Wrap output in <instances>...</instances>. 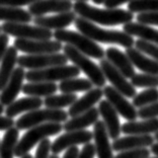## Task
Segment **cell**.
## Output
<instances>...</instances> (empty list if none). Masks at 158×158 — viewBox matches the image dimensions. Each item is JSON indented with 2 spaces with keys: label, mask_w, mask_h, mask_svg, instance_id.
<instances>
[{
  "label": "cell",
  "mask_w": 158,
  "mask_h": 158,
  "mask_svg": "<svg viewBox=\"0 0 158 158\" xmlns=\"http://www.w3.org/2000/svg\"><path fill=\"white\" fill-rule=\"evenodd\" d=\"M72 8L80 17L102 26H118L125 24L133 20V13L121 8L100 9L87 4V2H75Z\"/></svg>",
  "instance_id": "1"
},
{
  "label": "cell",
  "mask_w": 158,
  "mask_h": 158,
  "mask_svg": "<svg viewBox=\"0 0 158 158\" xmlns=\"http://www.w3.org/2000/svg\"><path fill=\"white\" fill-rule=\"evenodd\" d=\"M75 27L79 33L83 34L87 38L94 42L103 43V44H116L124 48H131L134 45V39L132 35L126 34L125 31L116 30H103L91 21L78 16L74 20Z\"/></svg>",
  "instance_id": "2"
},
{
  "label": "cell",
  "mask_w": 158,
  "mask_h": 158,
  "mask_svg": "<svg viewBox=\"0 0 158 158\" xmlns=\"http://www.w3.org/2000/svg\"><path fill=\"white\" fill-rule=\"evenodd\" d=\"M62 130L63 126L61 123H45L30 128L19 141H17L14 149V156L19 158L24 154H27L42 140L50 136L58 135Z\"/></svg>",
  "instance_id": "3"
},
{
  "label": "cell",
  "mask_w": 158,
  "mask_h": 158,
  "mask_svg": "<svg viewBox=\"0 0 158 158\" xmlns=\"http://www.w3.org/2000/svg\"><path fill=\"white\" fill-rule=\"evenodd\" d=\"M53 37L60 43H66L67 45L73 47L77 51L81 52L87 57H92L94 59H102L105 57V50L98 46L94 41H92L81 33H76L74 31L56 30L53 33Z\"/></svg>",
  "instance_id": "4"
},
{
  "label": "cell",
  "mask_w": 158,
  "mask_h": 158,
  "mask_svg": "<svg viewBox=\"0 0 158 158\" xmlns=\"http://www.w3.org/2000/svg\"><path fill=\"white\" fill-rule=\"evenodd\" d=\"M62 50L67 59L70 60L79 70L82 71L93 85H95L96 87H103L106 85V79L98 64L92 62L86 55L69 45L64 46Z\"/></svg>",
  "instance_id": "5"
},
{
  "label": "cell",
  "mask_w": 158,
  "mask_h": 158,
  "mask_svg": "<svg viewBox=\"0 0 158 158\" xmlns=\"http://www.w3.org/2000/svg\"><path fill=\"white\" fill-rule=\"evenodd\" d=\"M68 120V113L63 110H55L46 107L44 110L38 109L31 110L17 118L15 128L19 130H27L35 126L45 123H63Z\"/></svg>",
  "instance_id": "6"
},
{
  "label": "cell",
  "mask_w": 158,
  "mask_h": 158,
  "mask_svg": "<svg viewBox=\"0 0 158 158\" xmlns=\"http://www.w3.org/2000/svg\"><path fill=\"white\" fill-rule=\"evenodd\" d=\"M80 70L75 65H59L44 68V69L30 70L26 72V79L28 82H55L65 79L77 77Z\"/></svg>",
  "instance_id": "7"
},
{
  "label": "cell",
  "mask_w": 158,
  "mask_h": 158,
  "mask_svg": "<svg viewBox=\"0 0 158 158\" xmlns=\"http://www.w3.org/2000/svg\"><path fill=\"white\" fill-rule=\"evenodd\" d=\"M1 31L4 34L17 39L26 40H51L53 33L51 30L38 26H30L23 23H5L2 24Z\"/></svg>",
  "instance_id": "8"
},
{
  "label": "cell",
  "mask_w": 158,
  "mask_h": 158,
  "mask_svg": "<svg viewBox=\"0 0 158 158\" xmlns=\"http://www.w3.org/2000/svg\"><path fill=\"white\" fill-rule=\"evenodd\" d=\"M68 62L67 57L61 53L38 54V55H23L17 58L19 67L27 68L30 70L44 69V68L65 65Z\"/></svg>",
  "instance_id": "9"
},
{
  "label": "cell",
  "mask_w": 158,
  "mask_h": 158,
  "mask_svg": "<svg viewBox=\"0 0 158 158\" xmlns=\"http://www.w3.org/2000/svg\"><path fill=\"white\" fill-rule=\"evenodd\" d=\"M99 67L106 80H109L113 87L120 93H122L125 98H133L137 94L136 88L131 84V82H129L127 78L107 59H100Z\"/></svg>",
  "instance_id": "10"
},
{
  "label": "cell",
  "mask_w": 158,
  "mask_h": 158,
  "mask_svg": "<svg viewBox=\"0 0 158 158\" xmlns=\"http://www.w3.org/2000/svg\"><path fill=\"white\" fill-rule=\"evenodd\" d=\"M13 47L17 51L27 53L28 55L38 54H52L59 53L63 49L62 43L51 40H26L16 39Z\"/></svg>",
  "instance_id": "11"
},
{
  "label": "cell",
  "mask_w": 158,
  "mask_h": 158,
  "mask_svg": "<svg viewBox=\"0 0 158 158\" xmlns=\"http://www.w3.org/2000/svg\"><path fill=\"white\" fill-rule=\"evenodd\" d=\"M92 140V132L87 130H78L66 132L65 134L60 135L53 143H51L52 154L58 155L64 150L70 147L87 144Z\"/></svg>",
  "instance_id": "12"
},
{
  "label": "cell",
  "mask_w": 158,
  "mask_h": 158,
  "mask_svg": "<svg viewBox=\"0 0 158 158\" xmlns=\"http://www.w3.org/2000/svg\"><path fill=\"white\" fill-rule=\"evenodd\" d=\"M102 92L106 98V100L112 105L118 114H121L128 121H136V118H138L137 110L130 102L125 98L122 93L116 90L113 86H105Z\"/></svg>",
  "instance_id": "13"
},
{
  "label": "cell",
  "mask_w": 158,
  "mask_h": 158,
  "mask_svg": "<svg viewBox=\"0 0 158 158\" xmlns=\"http://www.w3.org/2000/svg\"><path fill=\"white\" fill-rule=\"evenodd\" d=\"M26 79V71L23 67H17L13 70L11 76L8 79L4 88L0 94V103L2 106H8L13 102L17 98L23 85V80Z\"/></svg>",
  "instance_id": "14"
},
{
  "label": "cell",
  "mask_w": 158,
  "mask_h": 158,
  "mask_svg": "<svg viewBox=\"0 0 158 158\" xmlns=\"http://www.w3.org/2000/svg\"><path fill=\"white\" fill-rule=\"evenodd\" d=\"M72 7L71 0H38L28 5V12L33 16H41L49 12L70 11Z\"/></svg>",
  "instance_id": "15"
},
{
  "label": "cell",
  "mask_w": 158,
  "mask_h": 158,
  "mask_svg": "<svg viewBox=\"0 0 158 158\" xmlns=\"http://www.w3.org/2000/svg\"><path fill=\"white\" fill-rule=\"evenodd\" d=\"M92 138L94 140V149L98 158H114L113 148L109 140L106 128L102 121L98 120L93 124Z\"/></svg>",
  "instance_id": "16"
},
{
  "label": "cell",
  "mask_w": 158,
  "mask_h": 158,
  "mask_svg": "<svg viewBox=\"0 0 158 158\" xmlns=\"http://www.w3.org/2000/svg\"><path fill=\"white\" fill-rule=\"evenodd\" d=\"M98 113L102 118V122L105 124L109 137L113 140H116L121 135V123L118 118V113L112 106V105L106 99L100 100L98 106Z\"/></svg>",
  "instance_id": "17"
},
{
  "label": "cell",
  "mask_w": 158,
  "mask_h": 158,
  "mask_svg": "<svg viewBox=\"0 0 158 158\" xmlns=\"http://www.w3.org/2000/svg\"><path fill=\"white\" fill-rule=\"evenodd\" d=\"M75 19L76 13L70 10L52 16H35L34 19V23L35 26L48 30H63L74 23Z\"/></svg>",
  "instance_id": "18"
},
{
  "label": "cell",
  "mask_w": 158,
  "mask_h": 158,
  "mask_svg": "<svg viewBox=\"0 0 158 158\" xmlns=\"http://www.w3.org/2000/svg\"><path fill=\"white\" fill-rule=\"evenodd\" d=\"M102 96H103V92L102 89H100V87L91 88L90 90L86 91V93L83 96H81L80 98H77L69 106V110L67 112L68 116L73 118L75 116H78V114L86 112V110H90L95 103H98L102 99Z\"/></svg>",
  "instance_id": "19"
},
{
  "label": "cell",
  "mask_w": 158,
  "mask_h": 158,
  "mask_svg": "<svg viewBox=\"0 0 158 158\" xmlns=\"http://www.w3.org/2000/svg\"><path fill=\"white\" fill-rule=\"evenodd\" d=\"M154 143V137L151 135H128L123 138L114 140L112 148L113 151L122 152L125 150L146 148Z\"/></svg>",
  "instance_id": "20"
},
{
  "label": "cell",
  "mask_w": 158,
  "mask_h": 158,
  "mask_svg": "<svg viewBox=\"0 0 158 158\" xmlns=\"http://www.w3.org/2000/svg\"><path fill=\"white\" fill-rule=\"evenodd\" d=\"M105 56L113 65L124 75L126 78H132L135 75V69L130 59L125 53L114 47L106 49L105 51Z\"/></svg>",
  "instance_id": "21"
},
{
  "label": "cell",
  "mask_w": 158,
  "mask_h": 158,
  "mask_svg": "<svg viewBox=\"0 0 158 158\" xmlns=\"http://www.w3.org/2000/svg\"><path fill=\"white\" fill-rule=\"evenodd\" d=\"M98 118H99L98 110L93 106L90 110H86V112L64 122L63 130H65L66 132L85 130L87 127L94 124L98 120Z\"/></svg>",
  "instance_id": "22"
},
{
  "label": "cell",
  "mask_w": 158,
  "mask_h": 158,
  "mask_svg": "<svg viewBox=\"0 0 158 158\" xmlns=\"http://www.w3.org/2000/svg\"><path fill=\"white\" fill-rule=\"evenodd\" d=\"M126 55L130 59L133 66H136L139 70L147 74L158 75V62L152 58L146 57L142 52L136 48H128L126 50Z\"/></svg>",
  "instance_id": "23"
},
{
  "label": "cell",
  "mask_w": 158,
  "mask_h": 158,
  "mask_svg": "<svg viewBox=\"0 0 158 158\" xmlns=\"http://www.w3.org/2000/svg\"><path fill=\"white\" fill-rule=\"evenodd\" d=\"M42 106H43V99L41 98H37V96H27V98L14 100L13 102H11L10 105L6 106V109L4 110V113L6 114V117L14 118L19 114L38 110Z\"/></svg>",
  "instance_id": "24"
},
{
  "label": "cell",
  "mask_w": 158,
  "mask_h": 158,
  "mask_svg": "<svg viewBox=\"0 0 158 158\" xmlns=\"http://www.w3.org/2000/svg\"><path fill=\"white\" fill-rule=\"evenodd\" d=\"M158 131V118H147L141 122L129 121L121 126V132L125 135H149Z\"/></svg>",
  "instance_id": "25"
},
{
  "label": "cell",
  "mask_w": 158,
  "mask_h": 158,
  "mask_svg": "<svg viewBox=\"0 0 158 158\" xmlns=\"http://www.w3.org/2000/svg\"><path fill=\"white\" fill-rule=\"evenodd\" d=\"M17 58H19L17 50L14 47H7L4 55L2 57L1 65H0V91L4 88L13 70L15 69Z\"/></svg>",
  "instance_id": "26"
},
{
  "label": "cell",
  "mask_w": 158,
  "mask_h": 158,
  "mask_svg": "<svg viewBox=\"0 0 158 158\" xmlns=\"http://www.w3.org/2000/svg\"><path fill=\"white\" fill-rule=\"evenodd\" d=\"M123 31L130 35H135L146 42L152 43L158 46V31L153 27L142 24L139 23H125L123 26Z\"/></svg>",
  "instance_id": "27"
},
{
  "label": "cell",
  "mask_w": 158,
  "mask_h": 158,
  "mask_svg": "<svg viewBox=\"0 0 158 158\" xmlns=\"http://www.w3.org/2000/svg\"><path fill=\"white\" fill-rule=\"evenodd\" d=\"M58 90V85L55 82H28V83L23 85L21 91L27 96H37V98H43V96H49L55 94Z\"/></svg>",
  "instance_id": "28"
},
{
  "label": "cell",
  "mask_w": 158,
  "mask_h": 158,
  "mask_svg": "<svg viewBox=\"0 0 158 158\" xmlns=\"http://www.w3.org/2000/svg\"><path fill=\"white\" fill-rule=\"evenodd\" d=\"M0 20L5 23H28L33 20V15L19 7L0 6Z\"/></svg>",
  "instance_id": "29"
},
{
  "label": "cell",
  "mask_w": 158,
  "mask_h": 158,
  "mask_svg": "<svg viewBox=\"0 0 158 158\" xmlns=\"http://www.w3.org/2000/svg\"><path fill=\"white\" fill-rule=\"evenodd\" d=\"M19 131L15 127L6 130L2 141L0 142V158H13L14 149L19 137Z\"/></svg>",
  "instance_id": "30"
},
{
  "label": "cell",
  "mask_w": 158,
  "mask_h": 158,
  "mask_svg": "<svg viewBox=\"0 0 158 158\" xmlns=\"http://www.w3.org/2000/svg\"><path fill=\"white\" fill-rule=\"evenodd\" d=\"M92 85L93 84L89 79L74 77L62 80L58 85V89L62 93H76L90 90Z\"/></svg>",
  "instance_id": "31"
},
{
  "label": "cell",
  "mask_w": 158,
  "mask_h": 158,
  "mask_svg": "<svg viewBox=\"0 0 158 158\" xmlns=\"http://www.w3.org/2000/svg\"><path fill=\"white\" fill-rule=\"evenodd\" d=\"M77 99L75 93H62L60 95H49L43 100V105L48 109L62 110L63 107L70 106Z\"/></svg>",
  "instance_id": "32"
},
{
  "label": "cell",
  "mask_w": 158,
  "mask_h": 158,
  "mask_svg": "<svg viewBox=\"0 0 158 158\" xmlns=\"http://www.w3.org/2000/svg\"><path fill=\"white\" fill-rule=\"evenodd\" d=\"M131 84L134 87L140 88H157L158 87V75L138 73L131 78Z\"/></svg>",
  "instance_id": "33"
},
{
  "label": "cell",
  "mask_w": 158,
  "mask_h": 158,
  "mask_svg": "<svg viewBox=\"0 0 158 158\" xmlns=\"http://www.w3.org/2000/svg\"><path fill=\"white\" fill-rule=\"evenodd\" d=\"M158 102V89L157 88H148L146 90L142 91L136 94L133 98L132 105L135 107H143L148 106L150 103Z\"/></svg>",
  "instance_id": "34"
},
{
  "label": "cell",
  "mask_w": 158,
  "mask_h": 158,
  "mask_svg": "<svg viewBox=\"0 0 158 158\" xmlns=\"http://www.w3.org/2000/svg\"><path fill=\"white\" fill-rule=\"evenodd\" d=\"M128 9L132 13L158 11V0H132L129 2Z\"/></svg>",
  "instance_id": "35"
},
{
  "label": "cell",
  "mask_w": 158,
  "mask_h": 158,
  "mask_svg": "<svg viewBox=\"0 0 158 158\" xmlns=\"http://www.w3.org/2000/svg\"><path fill=\"white\" fill-rule=\"evenodd\" d=\"M135 48L139 50L140 52H142L143 54L150 56L153 60H155L158 62V46L152 43L146 42L144 40H138L134 43Z\"/></svg>",
  "instance_id": "36"
},
{
  "label": "cell",
  "mask_w": 158,
  "mask_h": 158,
  "mask_svg": "<svg viewBox=\"0 0 158 158\" xmlns=\"http://www.w3.org/2000/svg\"><path fill=\"white\" fill-rule=\"evenodd\" d=\"M150 156V151L147 148H137L125 150L118 154L114 158H148Z\"/></svg>",
  "instance_id": "37"
},
{
  "label": "cell",
  "mask_w": 158,
  "mask_h": 158,
  "mask_svg": "<svg viewBox=\"0 0 158 158\" xmlns=\"http://www.w3.org/2000/svg\"><path fill=\"white\" fill-rule=\"evenodd\" d=\"M137 114L142 120H147V118H154L158 117V102L150 103L148 106L140 107L137 110Z\"/></svg>",
  "instance_id": "38"
},
{
  "label": "cell",
  "mask_w": 158,
  "mask_h": 158,
  "mask_svg": "<svg viewBox=\"0 0 158 158\" xmlns=\"http://www.w3.org/2000/svg\"><path fill=\"white\" fill-rule=\"evenodd\" d=\"M136 19L139 23L146 26H158V11L140 12Z\"/></svg>",
  "instance_id": "39"
},
{
  "label": "cell",
  "mask_w": 158,
  "mask_h": 158,
  "mask_svg": "<svg viewBox=\"0 0 158 158\" xmlns=\"http://www.w3.org/2000/svg\"><path fill=\"white\" fill-rule=\"evenodd\" d=\"M51 143L52 142L48 138L42 140L39 143L35 158H49L50 152H51Z\"/></svg>",
  "instance_id": "40"
},
{
  "label": "cell",
  "mask_w": 158,
  "mask_h": 158,
  "mask_svg": "<svg viewBox=\"0 0 158 158\" xmlns=\"http://www.w3.org/2000/svg\"><path fill=\"white\" fill-rule=\"evenodd\" d=\"M38 0H0V6H9V7H21L30 5Z\"/></svg>",
  "instance_id": "41"
},
{
  "label": "cell",
  "mask_w": 158,
  "mask_h": 158,
  "mask_svg": "<svg viewBox=\"0 0 158 158\" xmlns=\"http://www.w3.org/2000/svg\"><path fill=\"white\" fill-rule=\"evenodd\" d=\"M94 156H95L94 145L89 142L87 144H84L81 151H79L77 158H94Z\"/></svg>",
  "instance_id": "42"
},
{
  "label": "cell",
  "mask_w": 158,
  "mask_h": 158,
  "mask_svg": "<svg viewBox=\"0 0 158 158\" xmlns=\"http://www.w3.org/2000/svg\"><path fill=\"white\" fill-rule=\"evenodd\" d=\"M15 122L13 121L12 118L9 117H3L0 114V131H6L8 129L14 127Z\"/></svg>",
  "instance_id": "43"
},
{
  "label": "cell",
  "mask_w": 158,
  "mask_h": 158,
  "mask_svg": "<svg viewBox=\"0 0 158 158\" xmlns=\"http://www.w3.org/2000/svg\"><path fill=\"white\" fill-rule=\"evenodd\" d=\"M8 42H9V37L6 34H0V62L2 60V57L4 55L7 47H8Z\"/></svg>",
  "instance_id": "44"
},
{
  "label": "cell",
  "mask_w": 158,
  "mask_h": 158,
  "mask_svg": "<svg viewBox=\"0 0 158 158\" xmlns=\"http://www.w3.org/2000/svg\"><path fill=\"white\" fill-rule=\"evenodd\" d=\"M130 1H132V0H105L103 4H105L106 8H116V7Z\"/></svg>",
  "instance_id": "45"
},
{
  "label": "cell",
  "mask_w": 158,
  "mask_h": 158,
  "mask_svg": "<svg viewBox=\"0 0 158 158\" xmlns=\"http://www.w3.org/2000/svg\"><path fill=\"white\" fill-rule=\"evenodd\" d=\"M79 154V149L77 146L70 147L67 149V151L64 154L63 158H77Z\"/></svg>",
  "instance_id": "46"
},
{
  "label": "cell",
  "mask_w": 158,
  "mask_h": 158,
  "mask_svg": "<svg viewBox=\"0 0 158 158\" xmlns=\"http://www.w3.org/2000/svg\"><path fill=\"white\" fill-rule=\"evenodd\" d=\"M150 152H152L154 155L158 157V142L153 143L151 145V150H150Z\"/></svg>",
  "instance_id": "47"
},
{
  "label": "cell",
  "mask_w": 158,
  "mask_h": 158,
  "mask_svg": "<svg viewBox=\"0 0 158 158\" xmlns=\"http://www.w3.org/2000/svg\"><path fill=\"white\" fill-rule=\"evenodd\" d=\"M93 2L95 3V4H102L103 3V1H105V0H92Z\"/></svg>",
  "instance_id": "48"
},
{
  "label": "cell",
  "mask_w": 158,
  "mask_h": 158,
  "mask_svg": "<svg viewBox=\"0 0 158 158\" xmlns=\"http://www.w3.org/2000/svg\"><path fill=\"white\" fill-rule=\"evenodd\" d=\"M20 158H34V157L31 156L30 153H27V154H24V155H23Z\"/></svg>",
  "instance_id": "49"
},
{
  "label": "cell",
  "mask_w": 158,
  "mask_h": 158,
  "mask_svg": "<svg viewBox=\"0 0 158 158\" xmlns=\"http://www.w3.org/2000/svg\"><path fill=\"white\" fill-rule=\"evenodd\" d=\"M3 112H4V106H2L1 103H0V114H3Z\"/></svg>",
  "instance_id": "50"
},
{
  "label": "cell",
  "mask_w": 158,
  "mask_h": 158,
  "mask_svg": "<svg viewBox=\"0 0 158 158\" xmlns=\"http://www.w3.org/2000/svg\"><path fill=\"white\" fill-rule=\"evenodd\" d=\"M154 140H156V141L158 142V131L155 133V136H154Z\"/></svg>",
  "instance_id": "51"
},
{
  "label": "cell",
  "mask_w": 158,
  "mask_h": 158,
  "mask_svg": "<svg viewBox=\"0 0 158 158\" xmlns=\"http://www.w3.org/2000/svg\"><path fill=\"white\" fill-rule=\"evenodd\" d=\"M49 158H59L58 155H56V154H52L51 156H49Z\"/></svg>",
  "instance_id": "52"
},
{
  "label": "cell",
  "mask_w": 158,
  "mask_h": 158,
  "mask_svg": "<svg viewBox=\"0 0 158 158\" xmlns=\"http://www.w3.org/2000/svg\"><path fill=\"white\" fill-rule=\"evenodd\" d=\"M76 2H78V1H81V2H87L88 0H75Z\"/></svg>",
  "instance_id": "53"
},
{
  "label": "cell",
  "mask_w": 158,
  "mask_h": 158,
  "mask_svg": "<svg viewBox=\"0 0 158 158\" xmlns=\"http://www.w3.org/2000/svg\"><path fill=\"white\" fill-rule=\"evenodd\" d=\"M148 158H158V157H157V156H155V157H150V156H149Z\"/></svg>",
  "instance_id": "54"
},
{
  "label": "cell",
  "mask_w": 158,
  "mask_h": 158,
  "mask_svg": "<svg viewBox=\"0 0 158 158\" xmlns=\"http://www.w3.org/2000/svg\"><path fill=\"white\" fill-rule=\"evenodd\" d=\"M1 31H1V27H0V34H1Z\"/></svg>",
  "instance_id": "55"
}]
</instances>
